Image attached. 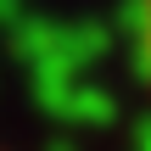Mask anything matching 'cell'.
Listing matches in <instances>:
<instances>
[{
	"mask_svg": "<svg viewBox=\"0 0 151 151\" xmlns=\"http://www.w3.org/2000/svg\"><path fill=\"white\" fill-rule=\"evenodd\" d=\"M146 62H151V0H146Z\"/></svg>",
	"mask_w": 151,
	"mask_h": 151,
	"instance_id": "cell-1",
	"label": "cell"
}]
</instances>
